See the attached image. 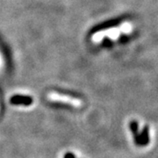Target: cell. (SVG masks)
Returning a JSON list of instances; mask_svg holds the SVG:
<instances>
[{"instance_id": "obj_6", "label": "cell", "mask_w": 158, "mask_h": 158, "mask_svg": "<svg viewBox=\"0 0 158 158\" xmlns=\"http://www.w3.org/2000/svg\"><path fill=\"white\" fill-rule=\"evenodd\" d=\"M63 158H77V157H76V156H75L74 154L69 152V153H66V154L64 155V157Z\"/></svg>"}, {"instance_id": "obj_1", "label": "cell", "mask_w": 158, "mask_h": 158, "mask_svg": "<svg viewBox=\"0 0 158 158\" xmlns=\"http://www.w3.org/2000/svg\"><path fill=\"white\" fill-rule=\"evenodd\" d=\"M48 98L51 100H55V101H62L64 103H68V104L73 105V106H80V104H81V102L75 98L63 96L62 94H58V93H55V92L49 93Z\"/></svg>"}, {"instance_id": "obj_5", "label": "cell", "mask_w": 158, "mask_h": 158, "mask_svg": "<svg viewBox=\"0 0 158 158\" xmlns=\"http://www.w3.org/2000/svg\"><path fill=\"white\" fill-rule=\"evenodd\" d=\"M118 20H116V19H113V20H110V21H107L106 23H103L100 26H98V27L94 28V32H98V31H103V30H106V29L112 28V27H114L117 26V24H118Z\"/></svg>"}, {"instance_id": "obj_2", "label": "cell", "mask_w": 158, "mask_h": 158, "mask_svg": "<svg viewBox=\"0 0 158 158\" xmlns=\"http://www.w3.org/2000/svg\"><path fill=\"white\" fill-rule=\"evenodd\" d=\"M34 102L33 98L30 96H24V95H14L11 97L10 103L11 105L15 106H31Z\"/></svg>"}, {"instance_id": "obj_4", "label": "cell", "mask_w": 158, "mask_h": 158, "mask_svg": "<svg viewBox=\"0 0 158 158\" xmlns=\"http://www.w3.org/2000/svg\"><path fill=\"white\" fill-rule=\"evenodd\" d=\"M129 127L132 133H133V135H134V140H135V143L136 146H138L139 144V137H140V135H139V125H138V122L136 120H132L130 122Z\"/></svg>"}, {"instance_id": "obj_3", "label": "cell", "mask_w": 158, "mask_h": 158, "mask_svg": "<svg viewBox=\"0 0 158 158\" xmlns=\"http://www.w3.org/2000/svg\"><path fill=\"white\" fill-rule=\"evenodd\" d=\"M149 142V127L148 126H145L142 129V132L139 137V144L138 146H147Z\"/></svg>"}]
</instances>
